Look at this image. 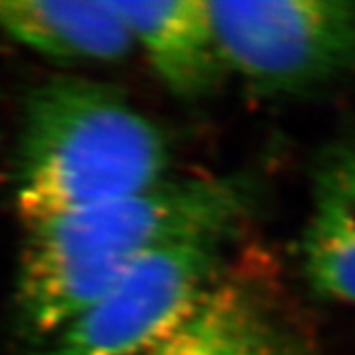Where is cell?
I'll return each mask as SVG.
<instances>
[{
	"mask_svg": "<svg viewBox=\"0 0 355 355\" xmlns=\"http://www.w3.org/2000/svg\"><path fill=\"white\" fill-rule=\"evenodd\" d=\"M164 132L113 87L58 77L26 103L14 196L26 227L162 184Z\"/></svg>",
	"mask_w": 355,
	"mask_h": 355,
	"instance_id": "obj_2",
	"label": "cell"
},
{
	"mask_svg": "<svg viewBox=\"0 0 355 355\" xmlns=\"http://www.w3.org/2000/svg\"><path fill=\"white\" fill-rule=\"evenodd\" d=\"M253 205V184L241 176L182 178L26 227L20 330L42 345L144 254L203 231L241 229Z\"/></svg>",
	"mask_w": 355,
	"mask_h": 355,
	"instance_id": "obj_1",
	"label": "cell"
},
{
	"mask_svg": "<svg viewBox=\"0 0 355 355\" xmlns=\"http://www.w3.org/2000/svg\"><path fill=\"white\" fill-rule=\"evenodd\" d=\"M300 251L308 284L324 298L355 306L354 139L334 140L318 156Z\"/></svg>",
	"mask_w": 355,
	"mask_h": 355,
	"instance_id": "obj_7",
	"label": "cell"
},
{
	"mask_svg": "<svg viewBox=\"0 0 355 355\" xmlns=\"http://www.w3.org/2000/svg\"><path fill=\"white\" fill-rule=\"evenodd\" d=\"M113 6L170 93L196 101L219 87L227 69L217 50L207 2L113 0Z\"/></svg>",
	"mask_w": 355,
	"mask_h": 355,
	"instance_id": "obj_6",
	"label": "cell"
},
{
	"mask_svg": "<svg viewBox=\"0 0 355 355\" xmlns=\"http://www.w3.org/2000/svg\"><path fill=\"white\" fill-rule=\"evenodd\" d=\"M0 30L46 58L114 64L135 48L113 0L105 2H0Z\"/></svg>",
	"mask_w": 355,
	"mask_h": 355,
	"instance_id": "obj_8",
	"label": "cell"
},
{
	"mask_svg": "<svg viewBox=\"0 0 355 355\" xmlns=\"http://www.w3.org/2000/svg\"><path fill=\"white\" fill-rule=\"evenodd\" d=\"M227 71L263 93H306L355 76V2H207Z\"/></svg>",
	"mask_w": 355,
	"mask_h": 355,
	"instance_id": "obj_4",
	"label": "cell"
},
{
	"mask_svg": "<svg viewBox=\"0 0 355 355\" xmlns=\"http://www.w3.org/2000/svg\"><path fill=\"white\" fill-rule=\"evenodd\" d=\"M142 355H296V347L268 286L225 270L196 312Z\"/></svg>",
	"mask_w": 355,
	"mask_h": 355,
	"instance_id": "obj_5",
	"label": "cell"
},
{
	"mask_svg": "<svg viewBox=\"0 0 355 355\" xmlns=\"http://www.w3.org/2000/svg\"><path fill=\"white\" fill-rule=\"evenodd\" d=\"M241 229H211L144 254L36 355H142L196 312Z\"/></svg>",
	"mask_w": 355,
	"mask_h": 355,
	"instance_id": "obj_3",
	"label": "cell"
}]
</instances>
